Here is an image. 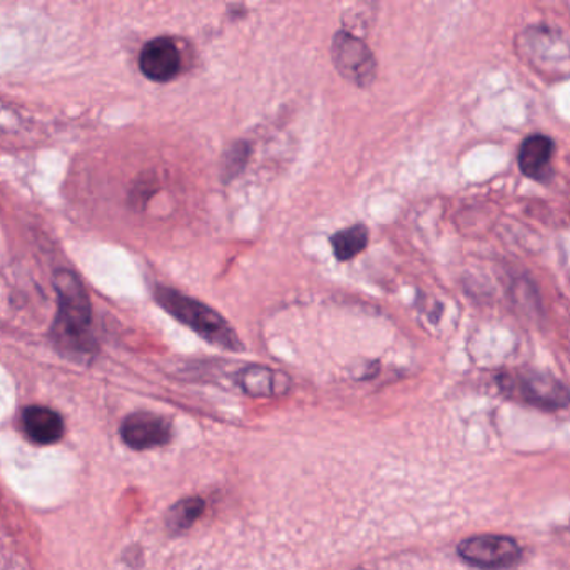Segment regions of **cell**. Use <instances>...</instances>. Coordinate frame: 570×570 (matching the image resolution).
Masks as SVG:
<instances>
[{
    "label": "cell",
    "mask_w": 570,
    "mask_h": 570,
    "mask_svg": "<svg viewBox=\"0 0 570 570\" xmlns=\"http://www.w3.org/2000/svg\"><path fill=\"white\" fill-rule=\"evenodd\" d=\"M156 300L169 315L197 332L208 344L230 351L243 350L242 339L232 325L201 301L186 297L172 288H158Z\"/></svg>",
    "instance_id": "obj_2"
},
{
    "label": "cell",
    "mask_w": 570,
    "mask_h": 570,
    "mask_svg": "<svg viewBox=\"0 0 570 570\" xmlns=\"http://www.w3.org/2000/svg\"><path fill=\"white\" fill-rule=\"evenodd\" d=\"M25 435L34 444L51 445L63 438L64 422L59 413L47 406H29L22 415Z\"/></svg>",
    "instance_id": "obj_10"
},
{
    "label": "cell",
    "mask_w": 570,
    "mask_h": 570,
    "mask_svg": "<svg viewBox=\"0 0 570 570\" xmlns=\"http://www.w3.org/2000/svg\"><path fill=\"white\" fill-rule=\"evenodd\" d=\"M338 261H350L355 256L360 255L368 245V230L365 224H354V226L335 233L329 238Z\"/></svg>",
    "instance_id": "obj_11"
},
{
    "label": "cell",
    "mask_w": 570,
    "mask_h": 570,
    "mask_svg": "<svg viewBox=\"0 0 570 570\" xmlns=\"http://www.w3.org/2000/svg\"><path fill=\"white\" fill-rule=\"evenodd\" d=\"M54 287L59 301L53 326L54 344L67 357L82 361L94 351L88 291L78 275L69 270H59L54 275Z\"/></svg>",
    "instance_id": "obj_1"
},
{
    "label": "cell",
    "mask_w": 570,
    "mask_h": 570,
    "mask_svg": "<svg viewBox=\"0 0 570 570\" xmlns=\"http://www.w3.org/2000/svg\"><path fill=\"white\" fill-rule=\"evenodd\" d=\"M554 150H556V144L550 137L544 136V134L528 136L518 150L521 171L527 178L540 182L547 181L552 172L550 163H552Z\"/></svg>",
    "instance_id": "obj_8"
},
{
    "label": "cell",
    "mask_w": 570,
    "mask_h": 570,
    "mask_svg": "<svg viewBox=\"0 0 570 570\" xmlns=\"http://www.w3.org/2000/svg\"><path fill=\"white\" fill-rule=\"evenodd\" d=\"M249 149L246 144H235L232 149L227 150L226 158H224V176L226 178H235L248 161Z\"/></svg>",
    "instance_id": "obj_13"
},
{
    "label": "cell",
    "mask_w": 570,
    "mask_h": 570,
    "mask_svg": "<svg viewBox=\"0 0 570 570\" xmlns=\"http://www.w3.org/2000/svg\"><path fill=\"white\" fill-rule=\"evenodd\" d=\"M457 550L467 563L483 569L514 566L522 557L517 540L507 536H492V534L470 537L460 543Z\"/></svg>",
    "instance_id": "obj_5"
},
{
    "label": "cell",
    "mask_w": 570,
    "mask_h": 570,
    "mask_svg": "<svg viewBox=\"0 0 570 570\" xmlns=\"http://www.w3.org/2000/svg\"><path fill=\"white\" fill-rule=\"evenodd\" d=\"M499 387L505 395L543 410H559L569 405L567 387L546 371H504L499 377Z\"/></svg>",
    "instance_id": "obj_3"
},
{
    "label": "cell",
    "mask_w": 570,
    "mask_h": 570,
    "mask_svg": "<svg viewBox=\"0 0 570 570\" xmlns=\"http://www.w3.org/2000/svg\"><path fill=\"white\" fill-rule=\"evenodd\" d=\"M139 67L150 81L168 82L175 79L181 69V56L175 41L158 37L147 43L141 53Z\"/></svg>",
    "instance_id": "obj_7"
},
{
    "label": "cell",
    "mask_w": 570,
    "mask_h": 570,
    "mask_svg": "<svg viewBox=\"0 0 570 570\" xmlns=\"http://www.w3.org/2000/svg\"><path fill=\"white\" fill-rule=\"evenodd\" d=\"M332 59L342 78L367 88L377 76V60L367 44L355 35L339 31L332 44Z\"/></svg>",
    "instance_id": "obj_4"
},
{
    "label": "cell",
    "mask_w": 570,
    "mask_h": 570,
    "mask_svg": "<svg viewBox=\"0 0 570 570\" xmlns=\"http://www.w3.org/2000/svg\"><path fill=\"white\" fill-rule=\"evenodd\" d=\"M204 512L203 499L191 498L179 502L171 508L168 515V525L171 530H188Z\"/></svg>",
    "instance_id": "obj_12"
},
{
    "label": "cell",
    "mask_w": 570,
    "mask_h": 570,
    "mask_svg": "<svg viewBox=\"0 0 570 570\" xmlns=\"http://www.w3.org/2000/svg\"><path fill=\"white\" fill-rule=\"evenodd\" d=\"M236 383L239 389L249 396L256 399H270V396L284 395L290 389V378L281 371L271 368L252 365L236 375Z\"/></svg>",
    "instance_id": "obj_9"
},
{
    "label": "cell",
    "mask_w": 570,
    "mask_h": 570,
    "mask_svg": "<svg viewBox=\"0 0 570 570\" xmlns=\"http://www.w3.org/2000/svg\"><path fill=\"white\" fill-rule=\"evenodd\" d=\"M124 444L133 450H150L163 447L172 438V427L165 416L139 412L127 416L121 427Z\"/></svg>",
    "instance_id": "obj_6"
}]
</instances>
